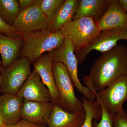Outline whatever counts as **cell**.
Instances as JSON below:
<instances>
[{
    "label": "cell",
    "mask_w": 127,
    "mask_h": 127,
    "mask_svg": "<svg viewBox=\"0 0 127 127\" xmlns=\"http://www.w3.org/2000/svg\"><path fill=\"white\" fill-rule=\"evenodd\" d=\"M127 75V47L117 44L102 53L92 66L83 83L94 93L103 90L121 77Z\"/></svg>",
    "instance_id": "obj_1"
},
{
    "label": "cell",
    "mask_w": 127,
    "mask_h": 127,
    "mask_svg": "<svg viewBox=\"0 0 127 127\" xmlns=\"http://www.w3.org/2000/svg\"><path fill=\"white\" fill-rule=\"evenodd\" d=\"M23 39L21 58L26 57L34 63L46 52L61 46L65 38L61 30L51 32L46 29L24 35Z\"/></svg>",
    "instance_id": "obj_2"
},
{
    "label": "cell",
    "mask_w": 127,
    "mask_h": 127,
    "mask_svg": "<svg viewBox=\"0 0 127 127\" xmlns=\"http://www.w3.org/2000/svg\"><path fill=\"white\" fill-rule=\"evenodd\" d=\"M53 71L59 98L56 105L71 113L84 109L81 100L74 92V85L65 66L59 63H53Z\"/></svg>",
    "instance_id": "obj_3"
},
{
    "label": "cell",
    "mask_w": 127,
    "mask_h": 127,
    "mask_svg": "<svg viewBox=\"0 0 127 127\" xmlns=\"http://www.w3.org/2000/svg\"><path fill=\"white\" fill-rule=\"evenodd\" d=\"M61 30L65 39L71 42L75 52L87 45L101 32L97 21L89 17L73 20Z\"/></svg>",
    "instance_id": "obj_4"
},
{
    "label": "cell",
    "mask_w": 127,
    "mask_h": 127,
    "mask_svg": "<svg viewBox=\"0 0 127 127\" xmlns=\"http://www.w3.org/2000/svg\"><path fill=\"white\" fill-rule=\"evenodd\" d=\"M53 62L61 63L68 71L74 86L84 96L91 101L96 99L95 94L86 87L82 84L78 74V63L75 54L74 48L71 42L65 39L63 45L60 47L48 53Z\"/></svg>",
    "instance_id": "obj_5"
},
{
    "label": "cell",
    "mask_w": 127,
    "mask_h": 127,
    "mask_svg": "<svg viewBox=\"0 0 127 127\" xmlns=\"http://www.w3.org/2000/svg\"><path fill=\"white\" fill-rule=\"evenodd\" d=\"M31 63L26 57L21 58L1 71L2 82L0 89L4 93L17 95L31 73Z\"/></svg>",
    "instance_id": "obj_6"
},
{
    "label": "cell",
    "mask_w": 127,
    "mask_h": 127,
    "mask_svg": "<svg viewBox=\"0 0 127 127\" xmlns=\"http://www.w3.org/2000/svg\"><path fill=\"white\" fill-rule=\"evenodd\" d=\"M95 95L97 101L108 113L114 115L120 112L127 100V75L119 78Z\"/></svg>",
    "instance_id": "obj_7"
},
{
    "label": "cell",
    "mask_w": 127,
    "mask_h": 127,
    "mask_svg": "<svg viewBox=\"0 0 127 127\" xmlns=\"http://www.w3.org/2000/svg\"><path fill=\"white\" fill-rule=\"evenodd\" d=\"M127 41V30H115L103 31L87 45L75 52L78 64H81L92 51L103 53L110 51L120 40Z\"/></svg>",
    "instance_id": "obj_8"
},
{
    "label": "cell",
    "mask_w": 127,
    "mask_h": 127,
    "mask_svg": "<svg viewBox=\"0 0 127 127\" xmlns=\"http://www.w3.org/2000/svg\"><path fill=\"white\" fill-rule=\"evenodd\" d=\"M49 20L37 4L20 12L12 25L22 36L33 32L47 29Z\"/></svg>",
    "instance_id": "obj_9"
},
{
    "label": "cell",
    "mask_w": 127,
    "mask_h": 127,
    "mask_svg": "<svg viewBox=\"0 0 127 127\" xmlns=\"http://www.w3.org/2000/svg\"><path fill=\"white\" fill-rule=\"evenodd\" d=\"M101 32L115 30H127V13L119 0H110L107 10L97 21Z\"/></svg>",
    "instance_id": "obj_10"
},
{
    "label": "cell",
    "mask_w": 127,
    "mask_h": 127,
    "mask_svg": "<svg viewBox=\"0 0 127 127\" xmlns=\"http://www.w3.org/2000/svg\"><path fill=\"white\" fill-rule=\"evenodd\" d=\"M17 95L30 101L52 102L49 90L43 83L38 73L34 70L32 72Z\"/></svg>",
    "instance_id": "obj_11"
},
{
    "label": "cell",
    "mask_w": 127,
    "mask_h": 127,
    "mask_svg": "<svg viewBox=\"0 0 127 127\" xmlns=\"http://www.w3.org/2000/svg\"><path fill=\"white\" fill-rule=\"evenodd\" d=\"M55 104L24 99L21 113L22 119L39 125H47Z\"/></svg>",
    "instance_id": "obj_12"
},
{
    "label": "cell",
    "mask_w": 127,
    "mask_h": 127,
    "mask_svg": "<svg viewBox=\"0 0 127 127\" xmlns=\"http://www.w3.org/2000/svg\"><path fill=\"white\" fill-rule=\"evenodd\" d=\"M53 62L48 53H45L33 63V67L50 92L52 102L56 104L59 98L53 71Z\"/></svg>",
    "instance_id": "obj_13"
},
{
    "label": "cell",
    "mask_w": 127,
    "mask_h": 127,
    "mask_svg": "<svg viewBox=\"0 0 127 127\" xmlns=\"http://www.w3.org/2000/svg\"><path fill=\"white\" fill-rule=\"evenodd\" d=\"M85 116L84 109L71 113L55 104L47 125L48 127H81Z\"/></svg>",
    "instance_id": "obj_14"
},
{
    "label": "cell",
    "mask_w": 127,
    "mask_h": 127,
    "mask_svg": "<svg viewBox=\"0 0 127 127\" xmlns=\"http://www.w3.org/2000/svg\"><path fill=\"white\" fill-rule=\"evenodd\" d=\"M24 100L17 95L4 93L0 101V115L6 125H12L21 120V113Z\"/></svg>",
    "instance_id": "obj_15"
},
{
    "label": "cell",
    "mask_w": 127,
    "mask_h": 127,
    "mask_svg": "<svg viewBox=\"0 0 127 127\" xmlns=\"http://www.w3.org/2000/svg\"><path fill=\"white\" fill-rule=\"evenodd\" d=\"M23 43V38H14L0 34V54L2 68L8 67L18 60Z\"/></svg>",
    "instance_id": "obj_16"
},
{
    "label": "cell",
    "mask_w": 127,
    "mask_h": 127,
    "mask_svg": "<svg viewBox=\"0 0 127 127\" xmlns=\"http://www.w3.org/2000/svg\"><path fill=\"white\" fill-rule=\"evenodd\" d=\"M81 0H66L52 20L47 29L51 32L61 30L73 20L78 10Z\"/></svg>",
    "instance_id": "obj_17"
},
{
    "label": "cell",
    "mask_w": 127,
    "mask_h": 127,
    "mask_svg": "<svg viewBox=\"0 0 127 127\" xmlns=\"http://www.w3.org/2000/svg\"><path fill=\"white\" fill-rule=\"evenodd\" d=\"M110 0H81L73 20L89 17L97 21L107 10Z\"/></svg>",
    "instance_id": "obj_18"
},
{
    "label": "cell",
    "mask_w": 127,
    "mask_h": 127,
    "mask_svg": "<svg viewBox=\"0 0 127 127\" xmlns=\"http://www.w3.org/2000/svg\"><path fill=\"white\" fill-rule=\"evenodd\" d=\"M86 113L84 122L81 127H93L94 120L98 122L102 116V108L97 100L91 101L84 97H81Z\"/></svg>",
    "instance_id": "obj_19"
},
{
    "label": "cell",
    "mask_w": 127,
    "mask_h": 127,
    "mask_svg": "<svg viewBox=\"0 0 127 127\" xmlns=\"http://www.w3.org/2000/svg\"><path fill=\"white\" fill-rule=\"evenodd\" d=\"M20 11L16 0H0V17L7 24L12 26Z\"/></svg>",
    "instance_id": "obj_20"
},
{
    "label": "cell",
    "mask_w": 127,
    "mask_h": 127,
    "mask_svg": "<svg viewBox=\"0 0 127 127\" xmlns=\"http://www.w3.org/2000/svg\"><path fill=\"white\" fill-rule=\"evenodd\" d=\"M65 1L64 0H37L36 4L48 18L49 23L56 15Z\"/></svg>",
    "instance_id": "obj_21"
},
{
    "label": "cell",
    "mask_w": 127,
    "mask_h": 127,
    "mask_svg": "<svg viewBox=\"0 0 127 127\" xmlns=\"http://www.w3.org/2000/svg\"><path fill=\"white\" fill-rule=\"evenodd\" d=\"M102 116L101 119L98 122L94 120L93 127H113V119L114 115L110 114L102 106Z\"/></svg>",
    "instance_id": "obj_22"
},
{
    "label": "cell",
    "mask_w": 127,
    "mask_h": 127,
    "mask_svg": "<svg viewBox=\"0 0 127 127\" xmlns=\"http://www.w3.org/2000/svg\"><path fill=\"white\" fill-rule=\"evenodd\" d=\"M0 34L16 38H22L23 36L15 31L12 26L7 24L0 17Z\"/></svg>",
    "instance_id": "obj_23"
},
{
    "label": "cell",
    "mask_w": 127,
    "mask_h": 127,
    "mask_svg": "<svg viewBox=\"0 0 127 127\" xmlns=\"http://www.w3.org/2000/svg\"><path fill=\"white\" fill-rule=\"evenodd\" d=\"M113 127H127V111L123 109L113 115Z\"/></svg>",
    "instance_id": "obj_24"
},
{
    "label": "cell",
    "mask_w": 127,
    "mask_h": 127,
    "mask_svg": "<svg viewBox=\"0 0 127 127\" xmlns=\"http://www.w3.org/2000/svg\"><path fill=\"white\" fill-rule=\"evenodd\" d=\"M5 127H48L46 125H39L22 119L18 122L12 125H6Z\"/></svg>",
    "instance_id": "obj_25"
},
{
    "label": "cell",
    "mask_w": 127,
    "mask_h": 127,
    "mask_svg": "<svg viewBox=\"0 0 127 127\" xmlns=\"http://www.w3.org/2000/svg\"><path fill=\"white\" fill-rule=\"evenodd\" d=\"M37 0H18V6L20 11L23 10L36 4Z\"/></svg>",
    "instance_id": "obj_26"
},
{
    "label": "cell",
    "mask_w": 127,
    "mask_h": 127,
    "mask_svg": "<svg viewBox=\"0 0 127 127\" xmlns=\"http://www.w3.org/2000/svg\"><path fill=\"white\" fill-rule=\"evenodd\" d=\"M119 1L121 7L127 13V0H119Z\"/></svg>",
    "instance_id": "obj_27"
},
{
    "label": "cell",
    "mask_w": 127,
    "mask_h": 127,
    "mask_svg": "<svg viewBox=\"0 0 127 127\" xmlns=\"http://www.w3.org/2000/svg\"><path fill=\"white\" fill-rule=\"evenodd\" d=\"M6 123L5 122L4 119L0 115V127H5L6 126Z\"/></svg>",
    "instance_id": "obj_28"
},
{
    "label": "cell",
    "mask_w": 127,
    "mask_h": 127,
    "mask_svg": "<svg viewBox=\"0 0 127 127\" xmlns=\"http://www.w3.org/2000/svg\"><path fill=\"white\" fill-rule=\"evenodd\" d=\"M2 77H1V75L0 74V88L1 87V84H2Z\"/></svg>",
    "instance_id": "obj_29"
},
{
    "label": "cell",
    "mask_w": 127,
    "mask_h": 127,
    "mask_svg": "<svg viewBox=\"0 0 127 127\" xmlns=\"http://www.w3.org/2000/svg\"><path fill=\"white\" fill-rule=\"evenodd\" d=\"M2 92V91H1V89L0 88V101L1 100V93Z\"/></svg>",
    "instance_id": "obj_30"
},
{
    "label": "cell",
    "mask_w": 127,
    "mask_h": 127,
    "mask_svg": "<svg viewBox=\"0 0 127 127\" xmlns=\"http://www.w3.org/2000/svg\"><path fill=\"white\" fill-rule=\"evenodd\" d=\"M2 67H1V64H0V71L2 69Z\"/></svg>",
    "instance_id": "obj_31"
}]
</instances>
